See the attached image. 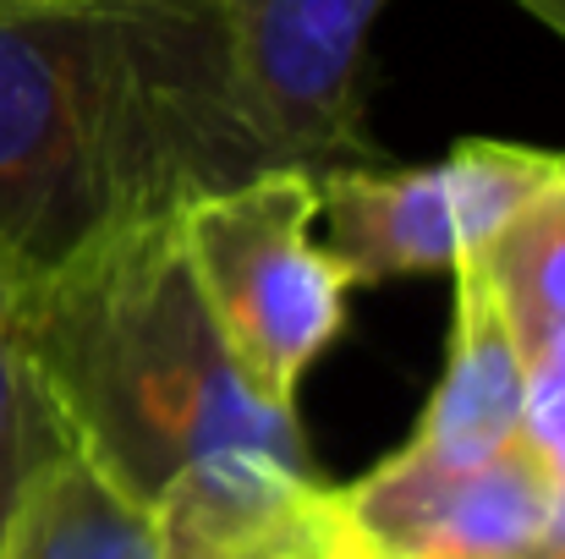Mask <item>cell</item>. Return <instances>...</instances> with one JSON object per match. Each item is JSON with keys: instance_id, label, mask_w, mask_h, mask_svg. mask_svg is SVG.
Instances as JSON below:
<instances>
[{"instance_id": "cell-12", "label": "cell", "mask_w": 565, "mask_h": 559, "mask_svg": "<svg viewBox=\"0 0 565 559\" xmlns=\"http://www.w3.org/2000/svg\"><path fill=\"white\" fill-rule=\"evenodd\" d=\"M527 346V417L522 439L550 466V477L565 488V324H533L522 330Z\"/></svg>"}, {"instance_id": "cell-8", "label": "cell", "mask_w": 565, "mask_h": 559, "mask_svg": "<svg viewBox=\"0 0 565 559\" xmlns=\"http://www.w3.org/2000/svg\"><path fill=\"white\" fill-rule=\"evenodd\" d=\"M0 559H166L160 510L138 505L88 455L61 444L33 472Z\"/></svg>"}, {"instance_id": "cell-6", "label": "cell", "mask_w": 565, "mask_h": 559, "mask_svg": "<svg viewBox=\"0 0 565 559\" xmlns=\"http://www.w3.org/2000/svg\"><path fill=\"white\" fill-rule=\"evenodd\" d=\"M275 165H384L363 127L369 33L390 0H214Z\"/></svg>"}, {"instance_id": "cell-9", "label": "cell", "mask_w": 565, "mask_h": 559, "mask_svg": "<svg viewBox=\"0 0 565 559\" xmlns=\"http://www.w3.org/2000/svg\"><path fill=\"white\" fill-rule=\"evenodd\" d=\"M478 258L516 313V330L565 324V171L505 219Z\"/></svg>"}, {"instance_id": "cell-13", "label": "cell", "mask_w": 565, "mask_h": 559, "mask_svg": "<svg viewBox=\"0 0 565 559\" xmlns=\"http://www.w3.org/2000/svg\"><path fill=\"white\" fill-rule=\"evenodd\" d=\"M511 6H522L527 17H539L555 39H565V0H511Z\"/></svg>"}, {"instance_id": "cell-14", "label": "cell", "mask_w": 565, "mask_h": 559, "mask_svg": "<svg viewBox=\"0 0 565 559\" xmlns=\"http://www.w3.org/2000/svg\"><path fill=\"white\" fill-rule=\"evenodd\" d=\"M17 291H22V286H17V275L6 269V258H0V330L11 324V308H17Z\"/></svg>"}, {"instance_id": "cell-10", "label": "cell", "mask_w": 565, "mask_h": 559, "mask_svg": "<svg viewBox=\"0 0 565 559\" xmlns=\"http://www.w3.org/2000/svg\"><path fill=\"white\" fill-rule=\"evenodd\" d=\"M66 444L39 378L28 368V357L17 352L11 330H0V549L11 533V516L33 483V472Z\"/></svg>"}, {"instance_id": "cell-3", "label": "cell", "mask_w": 565, "mask_h": 559, "mask_svg": "<svg viewBox=\"0 0 565 559\" xmlns=\"http://www.w3.org/2000/svg\"><path fill=\"white\" fill-rule=\"evenodd\" d=\"M313 225L319 176L302 165H264L177 214L192 286L231 363L275 406H297L308 368L347 330L352 280Z\"/></svg>"}, {"instance_id": "cell-5", "label": "cell", "mask_w": 565, "mask_h": 559, "mask_svg": "<svg viewBox=\"0 0 565 559\" xmlns=\"http://www.w3.org/2000/svg\"><path fill=\"white\" fill-rule=\"evenodd\" d=\"M565 171V154L467 138L434 165H347L319 176V219L352 286L450 275Z\"/></svg>"}, {"instance_id": "cell-4", "label": "cell", "mask_w": 565, "mask_h": 559, "mask_svg": "<svg viewBox=\"0 0 565 559\" xmlns=\"http://www.w3.org/2000/svg\"><path fill=\"white\" fill-rule=\"evenodd\" d=\"M319 559H565V488L527 439L483 466L390 455L358 483H319Z\"/></svg>"}, {"instance_id": "cell-7", "label": "cell", "mask_w": 565, "mask_h": 559, "mask_svg": "<svg viewBox=\"0 0 565 559\" xmlns=\"http://www.w3.org/2000/svg\"><path fill=\"white\" fill-rule=\"evenodd\" d=\"M450 280H456V313H450L445 373L401 455L428 466H483L522 439L527 346L516 313L505 308L478 252H467L450 269Z\"/></svg>"}, {"instance_id": "cell-11", "label": "cell", "mask_w": 565, "mask_h": 559, "mask_svg": "<svg viewBox=\"0 0 565 559\" xmlns=\"http://www.w3.org/2000/svg\"><path fill=\"white\" fill-rule=\"evenodd\" d=\"M308 505L286 522H269V527H214L198 516L160 510V544H166V559H319Z\"/></svg>"}, {"instance_id": "cell-1", "label": "cell", "mask_w": 565, "mask_h": 559, "mask_svg": "<svg viewBox=\"0 0 565 559\" xmlns=\"http://www.w3.org/2000/svg\"><path fill=\"white\" fill-rule=\"evenodd\" d=\"M264 165L214 0H0V258L17 286Z\"/></svg>"}, {"instance_id": "cell-2", "label": "cell", "mask_w": 565, "mask_h": 559, "mask_svg": "<svg viewBox=\"0 0 565 559\" xmlns=\"http://www.w3.org/2000/svg\"><path fill=\"white\" fill-rule=\"evenodd\" d=\"M177 214L105 230L28 280L6 330L66 444L121 494L214 527H269L324 477L297 406L264 400L231 363Z\"/></svg>"}]
</instances>
